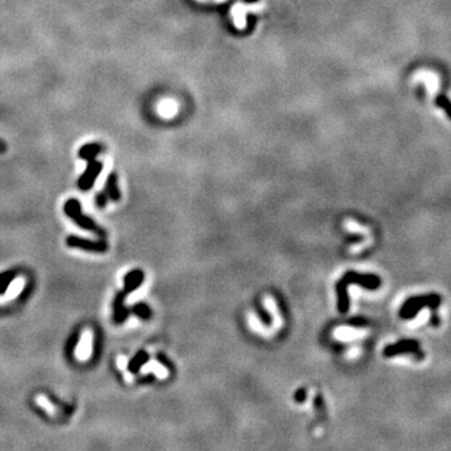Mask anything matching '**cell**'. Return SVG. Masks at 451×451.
Wrapping results in <instances>:
<instances>
[{
    "mask_svg": "<svg viewBox=\"0 0 451 451\" xmlns=\"http://www.w3.org/2000/svg\"><path fill=\"white\" fill-rule=\"evenodd\" d=\"M348 285H357L366 290H377L381 286V280L378 276L372 273H358L355 271H348L342 276L336 285L337 293V308L338 312L346 313L350 308V298H348Z\"/></svg>",
    "mask_w": 451,
    "mask_h": 451,
    "instance_id": "obj_1",
    "label": "cell"
},
{
    "mask_svg": "<svg viewBox=\"0 0 451 451\" xmlns=\"http://www.w3.org/2000/svg\"><path fill=\"white\" fill-rule=\"evenodd\" d=\"M441 300L437 295H423L411 297L406 301L400 308V317L408 320V318L415 317L416 313L423 307L436 308L440 305Z\"/></svg>",
    "mask_w": 451,
    "mask_h": 451,
    "instance_id": "obj_2",
    "label": "cell"
},
{
    "mask_svg": "<svg viewBox=\"0 0 451 451\" xmlns=\"http://www.w3.org/2000/svg\"><path fill=\"white\" fill-rule=\"evenodd\" d=\"M64 210L67 213L68 217H70L72 219H74L80 227L85 228L88 231H92L95 235L100 236V237H105V232L100 227H98L89 217L84 215L82 213V207H80L79 202L75 198L72 199H68L67 203L64 204Z\"/></svg>",
    "mask_w": 451,
    "mask_h": 451,
    "instance_id": "obj_3",
    "label": "cell"
},
{
    "mask_svg": "<svg viewBox=\"0 0 451 451\" xmlns=\"http://www.w3.org/2000/svg\"><path fill=\"white\" fill-rule=\"evenodd\" d=\"M103 170V163L100 160L92 159L88 162L87 168H85L84 173L79 177L78 179V187L80 190H89L90 188L94 185V182L97 180L98 175L100 174V172Z\"/></svg>",
    "mask_w": 451,
    "mask_h": 451,
    "instance_id": "obj_4",
    "label": "cell"
},
{
    "mask_svg": "<svg viewBox=\"0 0 451 451\" xmlns=\"http://www.w3.org/2000/svg\"><path fill=\"white\" fill-rule=\"evenodd\" d=\"M400 353H413L417 357H422V353L420 351V345L415 340H402L392 345L386 346L383 350V355L386 357L400 355Z\"/></svg>",
    "mask_w": 451,
    "mask_h": 451,
    "instance_id": "obj_5",
    "label": "cell"
},
{
    "mask_svg": "<svg viewBox=\"0 0 451 451\" xmlns=\"http://www.w3.org/2000/svg\"><path fill=\"white\" fill-rule=\"evenodd\" d=\"M67 245L73 248H82V250L98 253L105 252L108 250V245L104 241H89L84 240V238L75 237V236L67 238Z\"/></svg>",
    "mask_w": 451,
    "mask_h": 451,
    "instance_id": "obj_6",
    "label": "cell"
},
{
    "mask_svg": "<svg viewBox=\"0 0 451 451\" xmlns=\"http://www.w3.org/2000/svg\"><path fill=\"white\" fill-rule=\"evenodd\" d=\"M104 149H105L104 144L100 142L85 143V144H83L82 147L78 149V157H79L80 159H84L87 160V162H89V160L95 159L100 153L104 152Z\"/></svg>",
    "mask_w": 451,
    "mask_h": 451,
    "instance_id": "obj_7",
    "label": "cell"
},
{
    "mask_svg": "<svg viewBox=\"0 0 451 451\" xmlns=\"http://www.w3.org/2000/svg\"><path fill=\"white\" fill-rule=\"evenodd\" d=\"M92 340H93L92 331L89 330L84 331V333L82 335V338H80L79 343H78L77 346V350H75V356H77V358L84 361L89 357L90 353H92Z\"/></svg>",
    "mask_w": 451,
    "mask_h": 451,
    "instance_id": "obj_8",
    "label": "cell"
},
{
    "mask_svg": "<svg viewBox=\"0 0 451 451\" xmlns=\"http://www.w3.org/2000/svg\"><path fill=\"white\" fill-rule=\"evenodd\" d=\"M105 193H107L108 198L113 202H118L120 200V190L119 187H118V175L117 173L112 172L108 174L107 177V182H105Z\"/></svg>",
    "mask_w": 451,
    "mask_h": 451,
    "instance_id": "obj_9",
    "label": "cell"
},
{
    "mask_svg": "<svg viewBox=\"0 0 451 451\" xmlns=\"http://www.w3.org/2000/svg\"><path fill=\"white\" fill-rule=\"evenodd\" d=\"M143 278H144V275L140 270H134L132 272L128 273L124 278V293L133 292L135 288L139 287L140 285L143 283Z\"/></svg>",
    "mask_w": 451,
    "mask_h": 451,
    "instance_id": "obj_10",
    "label": "cell"
},
{
    "mask_svg": "<svg viewBox=\"0 0 451 451\" xmlns=\"http://www.w3.org/2000/svg\"><path fill=\"white\" fill-rule=\"evenodd\" d=\"M124 296H125L124 292L119 293V295L117 296V298H115L114 306H113V307H114V320L117 323L123 322V321L125 320V317H127L130 312V310L125 308L124 305H123Z\"/></svg>",
    "mask_w": 451,
    "mask_h": 451,
    "instance_id": "obj_11",
    "label": "cell"
},
{
    "mask_svg": "<svg viewBox=\"0 0 451 451\" xmlns=\"http://www.w3.org/2000/svg\"><path fill=\"white\" fill-rule=\"evenodd\" d=\"M148 360H149L148 353L145 352V351H139V352L130 360L129 366H128V367H129V371L133 373L138 372V371L140 370V367L148 362Z\"/></svg>",
    "mask_w": 451,
    "mask_h": 451,
    "instance_id": "obj_12",
    "label": "cell"
},
{
    "mask_svg": "<svg viewBox=\"0 0 451 451\" xmlns=\"http://www.w3.org/2000/svg\"><path fill=\"white\" fill-rule=\"evenodd\" d=\"M35 402H37L40 407L44 408V410L47 411L49 415H52V416L57 415V412H58L57 407H55V406L53 405V403L50 402V401L48 400L44 395H38L37 397H35Z\"/></svg>",
    "mask_w": 451,
    "mask_h": 451,
    "instance_id": "obj_13",
    "label": "cell"
},
{
    "mask_svg": "<svg viewBox=\"0 0 451 451\" xmlns=\"http://www.w3.org/2000/svg\"><path fill=\"white\" fill-rule=\"evenodd\" d=\"M435 104L437 105L438 108H441V109L446 113V115L451 119V100L448 99L445 94L437 95L435 99Z\"/></svg>",
    "mask_w": 451,
    "mask_h": 451,
    "instance_id": "obj_14",
    "label": "cell"
},
{
    "mask_svg": "<svg viewBox=\"0 0 451 451\" xmlns=\"http://www.w3.org/2000/svg\"><path fill=\"white\" fill-rule=\"evenodd\" d=\"M23 286H24V278H15V280L12 282V285L9 286V288H8L7 298L15 297L18 293H20Z\"/></svg>",
    "mask_w": 451,
    "mask_h": 451,
    "instance_id": "obj_15",
    "label": "cell"
},
{
    "mask_svg": "<svg viewBox=\"0 0 451 451\" xmlns=\"http://www.w3.org/2000/svg\"><path fill=\"white\" fill-rule=\"evenodd\" d=\"M256 313L257 316L260 317L261 322L263 323L265 326H271L272 325V316L268 313V311L263 307L262 305H256Z\"/></svg>",
    "mask_w": 451,
    "mask_h": 451,
    "instance_id": "obj_16",
    "label": "cell"
},
{
    "mask_svg": "<svg viewBox=\"0 0 451 451\" xmlns=\"http://www.w3.org/2000/svg\"><path fill=\"white\" fill-rule=\"evenodd\" d=\"M130 312L135 313L138 317L143 318V320H148L150 317V308L145 303H138V305L133 306Z\"/></svg>",
    "mask_w": 451,
    "mask_h": 451,
    "instance_id": "obj_17",
    "label": "cell"
},
{
    "mask_svg": "<svg viewBox=\"0 0 451 451\" xmlns=\"http://www.w3.org/2000/svg\"><path fill=\"white\" fill-rule=\"evenodd\" d=\"M108 199H109V198H108L105 190L104 192H98L97 194H95V204H97V207L104 208L105 205H107Z\"/></svg>",
    "mask_w": 451,
    "mask_h": 451,
    "instance_id": "obj_18",
    "label": "cell"
},
{
    "mask_svg": "<svg viewBox=\"0 0 451 451\" xmlns=\"http://www.w3.org/2000/svg\"><path fill=\"white\" fill-rule=\"evenodd\" d=\"M12 278H13V273H10V272H5V273H2V275H0V292L4 291L5 288L8 287V285L10 283Z\"/></svg>",
    "mask_w": 451,
    "mask_h": 451,
    "instance_id": "obj_19",
    "label": "cell"
},
{
    "mask_svg": "<svg viewBox=\"0 0 451 451\" xmlns=\"http://www.w3.org/2000/svg\"><path fill=\"white\" fill-rule=\"evenodd\" d=\"M306 396H307V391H306V388H298V390L296 391V393L293 397H295V401L297 403H303L306 400Z\"/></svg>",
    "mask_w": 451,
    "mask_h": 451,
    "instance_id": "obj_20",
    "label": "cell"
},
{
    "mask_svg": "<svg viewBox=\"0 0 451 451\" xmlns=\"http://www.w3.org/2000/svg\"><path fill=\"white\" fill-rule=\"evenodd\" d=\"M350 325H352V326H363V325H366V321L363 320V318H352V320H350Z\"/></svg>",
    "mask_w": 451,
    "mask_h": 451,
    "instance_id": "obj_21",
    "label": "cell"
}]
</instances>
